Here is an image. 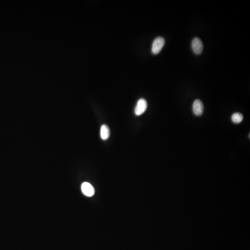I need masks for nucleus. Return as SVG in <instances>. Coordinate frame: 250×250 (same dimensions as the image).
<instances>
[{
    "label": "nucleus",
    "mask_w": 250,
    "mask_h": 250,
    "mask_svg": "<svg viewBox=\"0 0 250 250\" xmlns=\"http://www.w3.org/2000/svg\"><path fill=\"white\" fill-rule=\"evenodd\" d=\"M165 39L162 37L155 38L152 43V52L153 54H158L161 52L165 44Z\"/></svg>",
    "instance_id": "nucleus-1"
},
{
    "label": "nucleus",
    "mask_w": 250,
    "mask_h": 250,
    "mask_svg": "<svg viewBox=\"0 0 250 250\" xmlns=\"http://www.w3.org/2000/svg\"><path fill=\"white\" fill-rule=\"evenodd\" d=\"M147 108V102L144 98L139 99L135 108V114L136 115L139 116L145 112Z\"/></svg>",
    "instance_id": "nucleus-2"
},
{
    "label": "nucleus",
    "mask_w": 250,
    "mask_h": 250,
    "mask_svg": "<svg viewBox=\"0 0 250 250\" xmlns=\"http://www.w3.org/2000/svg\"><path fill=\"white\" fill-rule=\"evenodd\" d=\"M192 48L194 53L200 55L203 50V44L201 39L199 38H195L192 41Z\"/></svg>",
    "instance_id": "nucleus-3"
},
{
    "label": "nucleus",
    "mask_w": 250,
    "mask_h": 250,
    "mask_svg": "<svg viewBox=\"0 0 250 250\" xmlns=\"http://www.w3.org/2000/svg\"><path fill=\"white\" fill-rule=\"evenodd\" d=\"M193 111L196 116H201L204 112V106L201 100L197 99L195 101L193 104Z\"/></svg>",
    "instance_id": "nucleus-4"
},
{
    "label": "nucleus",
    "mask_w": 250,
    "mask_h": 250,
    "mask_svg": "<svg viewBox=\"0 0 250 250\" xmlns=\"http://www.w3.org/2000/svg\"><path fill=\"white\" fill-rule=\"evenodd\" d=\"M82 191L85 195L92 196L95 193V190L92 185L87 182H83L81 186Z\"/></svg>",
    "instance_id": "nucleus-5"
},
{
    "label": "nucleus",
    "mask_w": 250,
    "mask_h": 250,
    "mask_svg": "<svg viewBox=\"0 0 250 250\" xmlns=\"http://www.w3.org/2000/svg\"><path fill=\"white\" fill-rule=\"evenodd\" d=\"M101 137L103 140H107L110 136V132L109 128L107 125L103 124L101 128Z\"/></svg>",
    "instance_id": "nucleus-6"
},
{
    "label": "nucleus",
    "mask_w": 250,
    "mask_h": 250,
    "mask_svg": "<svg viewBox=\"0 0 250 250\" xmlns=\"http://www.w3.org/2000/svg\"><path fill=\"white\" fill-rule=\"evenodd\" d=\"M243 115L241 113H234L232 116V120L233 123L239 124L242 122L243 120Z\"/></svg>",
    "instance_id": "nucleus-7"
}]
</instances>
